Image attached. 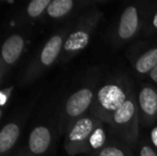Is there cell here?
I'll use <instances>...</instances> for the list:
<instances>
[{"label":"cell","instance_id":"5b68a950","mask_svg":"<svg viewBox=\"0 0 157 156\" xmlns=\"http://www.w3.org/2000/svg\"><path fill=\"white\" fill-rule=\"evenodd\" d=\"M98 86L97 77L93 78L66 98L62 110L63 129L66 131L73 122L90 112Z\"/></svg>","mask_w":157,"mask_h":156},{"label":"cell","instance_id":"7a4b0ae2","mask_svg":"<svg viewBox=\"0 0 157 156\" xmlns=\"http://www.w3.org/2000/svg\"><path fill=\"white\" fill-rule=\"evenodd\" d=\"M151 2L137 0L127 3L122 9L109 32V42L112 47L119 49L142 36Z\"/></svg>","mask_w":157,"mask_h":156},{"label":"cell","instance_id":"30bf717a","mask_svg":"<svg viewBox=\"0 0 157 156\" xmlns=\"http://www.w3.org/2000/svg\"><path fill=\"white\" fill-rule=\"evenodd\" d=\"M25 48V39L18 33L11 34L1 46V61L6 65H13L17 62Z\"/></svg>","mask_w":157,"mask_h":156},{"label":"cell","instance_id":"52a82bcc","mask_svg":"<svg viewBox=\"0 0 157 156\" xmlns=\"http://www.w3.org/2000/svg\"><path fill=\"white\" fill-rule=\"evenodd\" d=\"M126 57L132 67V75L139 80L147 79L157 67V41H137L126 50Z\"/></svg>","mask_w":157,"mask_h":156},{"label":"cell","instance_id":"5bb4252c","mask_svg":"<svg viewBox=\"0 0 157 156\" xmlns=\"http://www.w3.org/2000/svg\"><path fill=\"white\" fill-rule=\"evenodd\" d=\"M108 140H109V138L107 136L106 124L101 123L92 133L89 139V153H93V154L97 153L108 143Z\"/></svg>","mask_w":157,"mask_h":156},{"label":"cell","instance_id":"ac0fdd59","mask_svg":"<svg viewBox=\"0 0 157 156\" xmlns=\"http://www.w3.org/2000/svg\"><path fill=\"white\" fill-rule=\"evenodd\" d=\"M149 141L153 149L157 152V124L154 125L151 129H150V138Z\"/></svg>","mask_w":157,"mask_h":156},{"label":"cell","instance_id":"277c9868","mask_svg":"<svg viewBox=\"0 0 157 156\" xmlns=\"http://www.w3.org/2000/svg\"><path fill=\"white\" fill-rule=\"evenodd\" d=\"M111 136L121 140L129 148L136 149L140 139V120L136 100V90L113 115L107 124Z\"/></svg>","mask_w":157,"mask_h":156},{"label":"cell","instance_id":"9a60e30c","mask_svg":"<svg viewBox=\"0 0 157 156\" xmlns=\"http://www.w3.org/2000/svg\"><path fill=\"white\" fill-rule=\"evenodd\" d=\"M157 34V1H152L147 13V21H145L144 29L142 36L145 39L152 38Z\"/></svg>","mask_w":157,"mask_h":156},{"label":"cell","instance_id":"8992f818","mask_svg":"<svg viewBox=\"0 0 157 156\" xmlns=\"http://www.w3.org/2000/svg\"><path fill=\"white\" fill-rule=\"evenodd\" d=\"M91 112L73 122L66 129L64 149L70 156L89 153V139L92 133L101 124Z\"/></svg>","mask_w":157,"mask_h":156},{"label":"cell","instance_id":"2e32d148","mask_svg":"<svg viewBox=\"0 0 157 156\" xmlns=\"http://www.w3.org/2000/svg\"><path fill=\"white\" fill-rule=\"evenodd\" d=\"M52 0H33L27 6V14L31 18H36L46 12Z\"/></svg>","mask_w":157,"mask_h":156},{"label":"cell","instance_id":"9c48e42d","mask_svg":"<svg viewBox=\"0 0 157 156\" xmlns=\"http://www.w3.org/2000/svg\"><path fill=\"white\" fill-rule=\"evenodd\" d=\"M72 27L73 24L66 26L47 40L45 45L41 49V52L37 57L36 61L33 63L32 69H30V74L28 75V78L30 80L35 78V76L39 75L42 71L50 67L60 58L61 54H62L64 42H65L66 36H67L70 30L72 29Z\"/></svg>","mask_w":157,"mask_h":156},{"label":"cell","instance_id":"e0dca14e","mask_svg":"<svg viewBox=\"0 0 157 156\" xmlns=\"http://www.w3.org/2000/svg\"><path fill=\"white\" fill-rule=\"evenodd\" d=\"M136 149L138 156H157V152L153 149L149 139L147 138H140Z\"/></svg>","mask_w":157,"mask_h":156},{"label":"cell","instance_id":"7c38bea8","mask_svg":"<svg viewBox=\"0 0 157 156\" xmlns=\"http://www.w3.org/2000/svg\"><path fill=\"white\" fill-rule=\"evenodd\" d=\"M21 135V127L16 122L6 124L0 131V155L10 152Z\"/></svg>","mask_w":157,"mask_h":156},{"label":"cell","instance_id":"ffe728a7","mask_svg":"<svg viewBox=\"0 0 157 156\" xmlns=\"http://www.w3.org/2000/svg\"><path fill=\"white\" fill-rule=\"evenodd\" d=\"M1 116H2V110H1V108H0V119H1Z\"/></svg>","mask_w":157,"mask_h":156},{"label":"cell","instance_id":"4fadbf2b","mask_svg":"<svg viewBox=\"0 0 157 156\" xmlns=\"http://www.w3.org/2000/svg\"><path fill=\"white\" fill-rule=\"evenodd\" d=\"M94 156H136L132 152V149L127 144L117 139L113 136H110L108 143L101 150L95 153Z\"/></svg>","mask_w":157,"mask_h":156},{"label":"cell","instance_id":"d6986e66","mask_svg":"<svg viewBox=\"0 0 157 156\" xmlns=\"http://www.w3.org/2000/svg\"><path fill=\"white\" fill-rule=\"evenodd\" d=\"M147 79H149L150 82H152V83H154L155 86H157V67L151 72V74L149 75Z\"/></svg>","mask_w":157,"mask_h":156},{"label":"cell","instance_id":"3957f363","mask_svg":"<svg viewBox=\"0 0 157 156\" xmlns=\"http://www.w3.org/2000/svg\"><path fill=\"white\" fill-rule=\"evenodd\" d=\"M103 16V12L97 6H93L89 10H86L78 17V19L73 24L72 29L70 30L64 42L60 57L61 62H68L87 48L91 41L92 34Z\"/></svg>","mask_w":157,"mask_h":156},{"label":"cell","instance_id":"6da1fadb","mask_svg":"<svg viewBox=\"0 0 157 156\" xmlns=\"http://www.w3.org/2000/svg\"><path fill=\"white\" fill-rule=\"evenodd\" d=\"M134 90L135 83L127 74L110 76L97 88L90 112L107 125Z\"/></svg>","mask_w":157,"mask_h":156},{"label":"cell","instance_id":"8fae6325","mask_svg":"<svg viewBox=\"0 0 157 156\" xmlns=\"http://www.w3.org/2000/svg\"><path fill=\"white\" fill-rule=\"evenodd\" d=\"M52 144V133L46 126H36L31 131L28 138V148L35 155L44 154Z\"/></svg>","mask_w":157,"mask_h":156},{"label":"cell","instance_id":"ba28073f","mask_svg":"<svg viewBox=\"0 0 157 156\" xmlns=\"http://www.w3.org/2000/svg\"><path fill=\"white\" fill-rule=\"evenodd\" d=\"M140 127L151 129L157 124V86L150 81L135 85Z\"/></svg>","mask_w":157,"mask_h":156}]
</instances>
